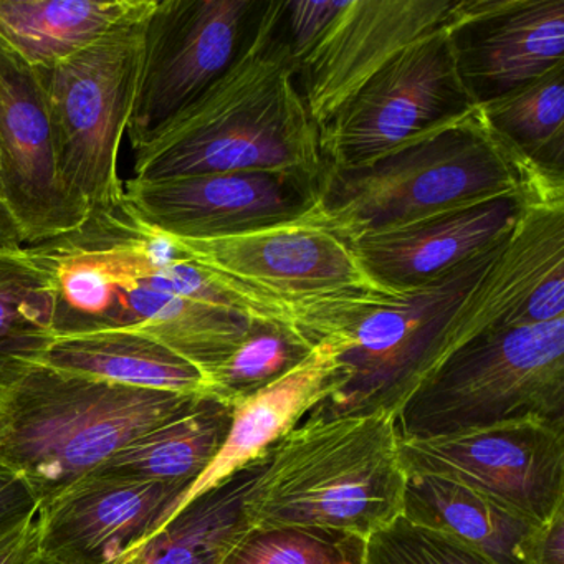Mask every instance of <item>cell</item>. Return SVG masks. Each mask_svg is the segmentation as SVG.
<instances>
[{"label": "cell", "instance_id": "25", "mask_svg": "<svg viewBox=\"0 0 564 564\" xmlns=\"http://www.w3.org/2000/svg\"><path fill=\"white\" fill-rule=\"evenodd\" d=\"M48 273L28 249L0 252V402L37 365L55 339Z\"/></svg>", "mask_w": 564, "mask_h": 564}, {"label": "cell", "instance_id": "30", "mask_svg": "<svg viewBox=\"0 0 564 564\" xmlns=\"http://www.w3.org/2000/svg\"><path fill=\"white\" fill-rule=\"evenodd\" d=\"M341 4L343 2H336V0H326V2L290 0V2H285L283 29H285L286 42H289L290 54H292L295 67L322 37L329 22L338 14Z\"/></svg>", "mask_w": 564, "mask_h": 564}, {"label": "cell", "instance_id": "4", "mask_svg": "<svg viewBox=\"0 0 564 564\" xmlns=\"http://www.w3.org/2000/svg\"><path fill=\"white\" fill-rule=\"evenodd\" d=\"M176 240L250 322L285 326L312 346L405 293L376 282L348 242L305 219L224 239Z\"/></svg>", "mask_w": 564, "mask_h": 564}, {"label": "cell", "instance_id": "3", "mask_svg": "<svg viewBox=\"0 0 564 564\" xmlns=\"http://www.w3.org/2000/svg\"><path fill=\"white\" fill-rule=\"evenodd\" d=\"M408 475L395 414L302 421L269 451L246 498L250 527L315 528L368 540L402 514Z\"/></svg>", "mask_w": 564, "mask_h": 564}, {"label": "cell", "instance_id": "15", "mask_svg": "<svg viewBox=\"0 0 564 564\" xmlns=\"http://www.w3.org/2000/svg\"><path fill=\"white\" fill-rule=\"evenodd\" d=\"M444 28L477 107L564 68V0H455Z\"/></svg>", "mask_w": 564, "mask_h": 564}, {"label": "cell", "instance_id": "26", "mask_svg": "<svg viewBox=\"0 0 564 564\" xmlns=\"http://www.w3.org/2000/svg\"><path fill=\"white\" fill-rule=\"evenodd\" d=\"M488 123L543 170L564 174V68L481 105Z\"/></svg>", "mask_w": 564, "mask_h": 564}, {"label": "cell", "instance_id": "9", "mask_svg": "<svg viewBox=\"0 0 564 564\" xmlns=\"http://www.w3.org/2000/svg\"><path fill=\"white\" fill-rule=\"evenodd\" d=\"M475 107L447 32L437 29L392 58L319 130L325 167L368 166Z\"/></svg>", "mask_w": 564, "mask_h": 564}, {"label": "cell", "instance_id": "6", "mask_svg": "<svg viewBox=\"0 0 564 564\" xmlns=\"http://www.w3.org/2000/svg\"><path fill=\"white\" fill-rule=\"evenodd\" d=\"M521 421L564 424V318L477 336L452 352L395 414L401 438Z\"/></svg>", "mask_w": 564, "mask_h": 564}, {"label": "cell", "instance_id": "13", "mask_svg": "<svg viewBox=\"0 0 564 564\" xmlns=\"http://www.w3.org/2000/svg\"><path fill=\"white\" fill-rule=\"evenodd\" d=\"M318 184L275 173H223L124 181V203L151 229L180 240H214L305 219Z\"/></svg>", "mask_w": 564, "mask_h": 564}, {"label": "cell", "instance_id": "14", "mask_svg": "<svg viewBox=\"0 0 564 564\" xmlns=\"http://www.w3.org/2000/svg\"><path fill=\"white\" fill-rule=\"evenodd\" d=\"M454 2H343L322 37L296 65L303 100L318 130L404 48L444 28Z\"/></svg>", "mask_w": 564, "mask_h": 564}, {"label": "cell", "instance_id": "2", "mask_svg": "<svg viewBox=\"0 0 564 564\" xmlns=\"http://www.w3.org/2000/svg\"><path fill=\"white\" fill-rule=\"evenodd\" d=\"M553 194H564V174L518 153L475 107L368 166L325 167L305 220L351 243L497 197Z\"/></svg>", "mask_w": 564, "mask_h": 564}, {"label": "cell", "instance_id": "5", "mask_svg": "<svg viewBox=\"0 0 564 564\" xmlns=\"http://www.w3.org/2000/svg\"><path fill=\"white\" fill-rule=\"evenodd\" d=\"M194 398L37 365L0 402V464L44 507Z\"/></svg>", "mask_w": 564, "mask_h": 564}, {"label": "cell", "instance_id": "33", "mask_svg": "<svg viewBox=\"0 0 564 564\" xmlns=\"http://www.w3.org/2000/svg\"><path fill=\"white\" fill-rule=\"evenodd\" d=\"M533 564H564V508L541 524L533 547Z\"/></svg>", "mask_w": 564, "mask_h": 564}, {"label": "cell", "instance_id": "31", "mask_svg": "<svg viewBox=\"0 0 564 564\" xmlns=\"http://www.w3.org/2000/svg\"><path fill=\"white\" fill-rule=\"evenodd\" d=\"M41 501L22 475L0 464V538L37 517Z\"/></svg>", "mask_w": 564, "mask_h": 564}, {"label": "cell", "instance_id": "24", "mask_svg": "<svg viewBox=\"0 0 564 564\" xmlns=\"http://www.w3.org/2000/svg\"><path fill=\"white\" fill-rule=\"evenodd\" d=\"M269 451L194 498L156 533L110 564H219L252 528L246 498L267 464Z\"/></svg>", "mask_w": 564, "mask_h": 564}, {"label": "cell", "instance_id": "34", "mask_svg": "<svg viewBox=\"0 0 564 564\" xmlns=\"http://www.w3.org/2000/svg\"><path fill=\"white\" fill-rule=\"evenodd\" d=\"M25 242L18 223L12 217L11 210L6 206L0 196V252H15L24 249Z\"/></svg>", "mask_w": 564, "mask_h": 564}, {"label": "cell", "instance_id": "18", "mask_svg": "<svg viewBox=\"0 0 564 564\" xmlns=\"http://www.w3.org/2000/svg\"><path fill=\"white\" fill-rule=\"evenodd\" d=\"M528 200L533 199L510 196L470 204L349 246L376 282L392 292H409L507 239Z\"/></svg>", "mask_w": 564, "mask_h": 564}, {"label": "cell", "instance_id": "11", "mask_svg": "<svg viewBox=\"0 0 564 564\" xmlns=\"http://www.w3.org/2000/svg\"><path fill=\"white\" fill-rule=\"evenodd\" d=\"M399 458L405 475L462 485L534 523H546L564 508L560 422H508L441 437H399Z\"/></svg>", "mask_w": 564, "mask_h": 564}, {"label": "cell", "instance_id": "20", "mask_svg": "<svg viewBox=\"0 0 564 564\" xmlns=\"http://www.w3.org/2000/svg\"><path fill=\"white\" fill-rule=\"evenodd\" d=\"M401 517L490 564H533V547L543 524L431 475H408Z\"/></svg>", "mask_w": 564, "mask_h": 564}, {"label": "cell", "instance_id": "8", "mask_svg": "<svg viewBox=\"0 0 564 564\" xmlns=\"http://www.w3.org/2000/svg\"><path fill=\"white\" fill-rule=\"evenodd\" d=\"M505 240L434 282L369 310L343 335L325 339L338 346L341 386L303 421L398 414L441 366L442 332Z\"/></svg>", "mask_w": 564, "mask_h": 564}, {"label": "cell", "instance_id": "17", "mask_svg": "<svg viewBox=\"0 0 564 564\" xmlns=\"http://www.w3.org/2000/svg\"><path fill=\"white\" fill-rule=\"evenodd\" d=\"M187 490L90 475L41 507V554L61 564L113 563L170 521Z\"/></svg>", "mask_w": 564, "mask_h": 564}, {"label": "cell", "instance_id": "27", "mask_svg": "<svg viewBox=\"0 0 564 564\" xmlns=\"http://www.w3.org/2000/svg\"><path fill=\"white\" fill-rule=\"evenodd\" d=\"M312 349L293 329L250 322L232 355L207 376V395L237 404L295 369Z\"/></svg>", "mask_w": 564, "mask_h": 564}, {"label": "cell", "instance_id": "19", "mask_svg": "<svg viewBox=\"0 0 564 564\" xmlns=\"http://www.w3.org/2000/svg\"><path fill=\"white\" fill-rule=\"evenodd\" d=\"M339 386L341 365L338 346L333 341H322L313 346L310 355L295 369L234 404L232 422L223 447L209 467L191 485L176 513L194 498L262 457L280 438L293 431L308 412L335 394Z\"/></svg>", "mask_w": 564, "mask_h": 564}, {"label": "cell", "instance_id": "16", "mask_svg": "<svg viewBox=\"0 0 564 564\" xmlns=\"http://www.w3.org/2000/svg\"><path fill=\"white\" fill-rule=\"evenodd\" d=\"M0 196L25 246L84 224L62 191L47 98L37 70L0 39Z\"/></svg>", "mask_w": 564, "mask_h": 564}, {"label": "cell", "instance_id": "29", "mask_svg": "<svg viewBox=\"0 0 564 564\" xmlns=\"http://www.w3.org/2000/svg\"><path fill=\"white\" fill-rule=\"evenodd\" d=\"M365 564H490L447 538L398 518L366 540Z\"/></svg>", "mask_w": 564, "mask_h": 564}, {"label": "cell", "instance_id": "28", "mask_svg": "<svg viewBox=\"0 0 564 564\" xmlns=\"http://www.w3.org/2000/svg\"><path fill=\"white\" fill-rule=\"evenodd\" d=\"M366 540L315 528H250L219 564H365Z\"/></svg>", "mask_w": 564, "mask_h": 564}, {"label": "cell", "instance_id": "23", "mask_svg": "<svg viewBox=\"0 0 564 564\" xmlns=\"http://www.w3.org/2000/svg\"><path fill=\"white\" fill-rule=\"evenodd\" d=\"M154 0H0V39L31 67L51 68L131 18Z\"/></svg>", "mask_w": 564, "mask_h": 564}, {"label": "cell", "instance_id": "22", "mask_svg": "<svg viewBox=\"0 0 564 564\" xmlns=\"http://www.w3.org/2000/svg\"><path fill=\"white\" fill-rule=\"evenodd\" d=\"M230 422L232 405L213 395H196L91 475L183 484L191 488L223 447Z\"/></svg>", "mask_w": 564, "mask_h": 564}, {"label": "cell", "instance_id": "32", "mask_svg": "<svg viewBox=\"0 0 564 564\" xmlns=\"http://www.w3.org/2000/svg\"><path fill=\"white\" fill-rule=\"evenodd\" d=\"M39 514L0 538V564H29L39 553Z\"/></svg>", "mask_w": 564, "mask_h": 564}, {"label": "cell", "instance_id": "10", "mask_svg": "<svg viewBox=\"0 0 564 564\" xmlns=\"http://www.w3.org/2000/svg\"><path fill=\"white\" fill-rule=\"evenodd\" d=\"M260 2L154 0L127 134L144 147L206 94L239 57Z\"/></svg>", "mask_w": 564, "mask_h": 564}, {"label": "cell", "instance_id": "35", "mask_svg": "<svg viewBox=\"0 0 564 564\" xmlns=\"http://www.w3.org/2000/svg\"><path fill=\"white\" fill-rule=\"evenodd\" d=\"M29 564H61L55 563L54 560H51V557L44 556V554L39 553L37 556L34 557V560L31 561Z\"/></svg>", "mask_w": 564, "mask_h": 564}, {"label": "cell", "instance_id": "12", "mask_svg": "<svg viewBox=\"0 0 564 564\" xmlns=\"http://www.w3.org/2000/svg\"><path fill=\"white\" fill-rule=\"evenodd\" d=\"M563 318L564 194H554L528 200L500 252L442 332V362L491 329Z\"/></svg>", "mask_w": 564, "mask_h": 564}, {"label": "cell", "instance_id": "21", "mask_svg": "<svg viewBox=\"0 0 564 564\" xmlns=\"http://www.w3.org/2000/svg\"><path fill=\"white\" fill-rule=\"evenodd\" d=\"M42 365L111 384L181 395H207L200 369L150 336L105 329L55 338Z\"/></svg>", "mask_w": 564, "mask_h": 564}, {"label": "cell", "instance_id": "1", "mask_svg": "<svg viewBox=\"0 0 564 564\" xmlns=\"http://www.w3.org/2000/svg\"><path fill=\"white\" fill-rule=\"evenodd\" d=\"M283 11V0L260 2L232 67L133 151V180L275 173L319 183L325 171L319 130L300 90Z\"/></svg>", "mask_w": 564, "mask_h": 564}, {"label": "cell", "instance_id": "7", "mask_svg": "<svg viewBox=\"0 0 564 564\" xmlns=\"http://www.w3.org/2000/svg\"><path fill=\"white\" fill-rule=\"evenodd\" d=\"M153 6L68 61L35 68L47 98L58 181L85 219L124 197L118 158L137 95L144 21Z\"/></svg>", "mask_w": 564, "mask_h": 564}]
</instances>
